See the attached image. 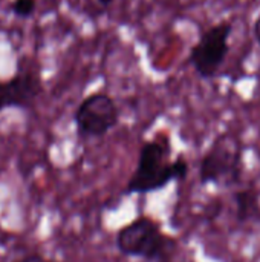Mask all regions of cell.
I'll use <instances>...</instances> for the list:
<instances>
[{
	"instance_id": "obj_1",
	"label": "cell",
	"mask_w": 260,
	"mask_h": 262,
	"mask_svg": "<svg viewBox=\"0 0 260 262\" xmlns=\"http://www.w3.org/2000/svg\"><path fill=\"white\" fill-rule=\"evenodd\" d=\"M170 144L167 138H155L146 141L139 149L136 169L130 177L123 193L146 195L162 190L173 181L185 180L190 164L185 158L169 160Z\"/></svg>"
},
{
	"instance_id": "obj_2",
	"label": "cell",
	"mask_w": 260,
	"mask_h": 262,
	"mask_svg": "<svg viewBox=\"0 0 260 262\" xmlns=\"http://www.w3.org/2000/svg\"><path fill=\"white\" fill-rule=\"evenodd\" d=\"M115 244L124 256L156 262L169 258L175 247V239L167 236L155 220L139 216L118 232Z\"/></svg>"
},
{
	"instance_id": "obj_3",
	"label": "cell",
	"mask_w": 260,
	"mask_h": 262,
	"mask_svg": "<svg viewBox=\"0 0 260 262\" xmlns=\"http://www.w3.org/2000/svg\"><path fill=\"white\" fill-rule=\"evenodd\" d=\"M231 32L233 25L228 21L215 25L207 29L192 48L188 61L201 78L210 80L218 75L230 51Z\"/></svg>"
},
{
	"instance_id": "obj_4",
	"label": "cell",
	"mask_w": 260,
	"mask_h": 262,
	"mask_svg": "<svg viewBox=\"0 0 260 262\" xmlns=\"http://www.w3.org/2000/svg\"><path fill=\"white\" fill-rule=\"evenodd\" d=\"M77 132L83 138H101L116 127L120 109L115 100L104 92L86 97L74 114Z\"/></svg>"
},
{
	"instance_id": "obj_5",
	"label": "cell",
	"mask_w": 260,
	"mask_h": 262,
	"mask_svg": "<svg viewBox=\"0 0 260 262\" xmlns=\"http://www.w3.org/2000/svg\"><path fill=\"white\" fill-rule=\"evenodd\" d=\"M43 92L40 66L32 58H23L17 64V72L0 80V112L9 107L29 109Z\"/></svg>"
},
{
	"instance_id": "obj_6",
	"label": "cell",
	"mask_w": 260,
	"mask_h": 262,
	"mask_svg": "<svg viewBox=\"0 0 260 262\" xmlns=\"http://www.w3.org/2000/svg\"><path fill=\"white\" fill-rule=\"evenodd\" d=\"M242 154L224 144L211 147L201 160L199 181L201 184H238L242 177Z\"/></svg>"
},
{
	"instance_id": "obj_7",
	"label": "cell",
	"mask_w": 260,
	"mask_h": 262,
	"mask_svg": "<svg viewBox=\"0 0 260 262\" xmlns=\"http://www.w3.org/2000/svg\"><path fill=\"white\" fill-rule=\"evenodd\" d=\"M233 201L236 206V220L238 223H250L260 218L259 195L256 190L244 189L238 190L233 195Z\"/></svg>"
},
{
	"instance_id": "obj_8",
	"label": "cell",
	"mask_w": 260,
	"mask_h": 262,
	"mask_svg": "<svg viewBox=\"0 0 260 262\" xmlns=\"http://www.w3.org/2000/svg\"><path fill=\"white\" fill-rule=\"evenodd\" d=\"M9 9L18 18H29L37 9V0H12Z\"/></svg>"
},
{
	"instance_id": "obj_9",
	"label": "cell",
	"mask_w": 260,
	"mask_h": 262,
	"mask_svg": "<svg viewBox=\"0 0 260 262\" xmlns=\"http://www.w3.org/2000/svg\"><path fill=\"white\" fill-rule=\"evenodd\" d=\"M15 262H55V261H51V259H48V258H44V256H41V255L32 253V255H28V256H25V258H21V259H18V261H15Z\"/></svg>"
},
{
	"instance_id": "obj_10",
	"label": "cell",
	"mask_w": 260,
	"mask_h": 262,
	"mask_svg": "<svg viewBox=\"0 0 260 262\" xmlns=\"http://www.w3.org/2000/svg\"><path fill=\"white\" fill-rule=\"evenodd\" d=\"M253 35H254L256 43L260 46V14H259V17L256 18L254 25H253Z\"/></svg>"
},
{
	"instance_id": "obj_11",
	"label": "cell",
	"mask_w": 260,
	"mask_h": 262,
	"mask_svg": "<svg viewBox=\"0 0 260 262\" xmlns=\"http://www.w3.org/2000/svg\"><path fill=\"white\" fill-rule=\"evenodd\" d=\"M97 3H98L103 9H107V8L113 3V0H97Z\"/></svg>"
}]
</instances>
